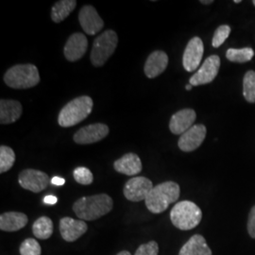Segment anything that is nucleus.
Returning <instances> with one entry per match:
<instances>
[{
    "mask_svg": "<svg viewBox=\"0 0 255 255\" xmlns=\"http://www.w3.org/2000/svg\"><path fill=\"white\" fill-rule=\"evenodd\" d=\"M180 185L174 182H164L154 186L147 195L145 203L146 208L153 214H161L168 206L179 200Z\"/></svg>",
    "mask_w": 255,
    "mask_h": 255,
    "instance_id": "f03ea898",
    "label": "nucleus"
},
{
    "mask_svg": "<svg viewBox=\"0 0 255 255\" xmlns=\"http://www.w3.org/2000/svg\"><path fill=\"white\" fill-rule=\"evenodd\" d=\"M220 67V58L218 55L208 57L201 68L190 78L189 82L192 86H199L213 82L219 74Z\"/></svg>",
    "mask_w": 255,
    "mask_h": 255,
    "instance_id": "1a4fd4ad",
    "label": "nucleus"
},
{
    "mask_svg": "<svg viewBox=\"0 0 255 255\" xmlns=\"http://www.w3.org/2000/svg\"><path fill=\"white\" fill-rule=\"evenodd\" d=\"M15 162V153L11 147L0 146V173L9 171Z\"/></svg>",
    "mask_w": 255,
    "mask_h": 255,
    "instance_id": "393cba45",
    "label": "nucleus"
},
{
    "mask_svg": "<svg viewBox=\"0 0 255 255\" xmlns=\"http://www.w3.org/2000/svg\"><path fill=\"white\" fill-rule=\"evenodd\" d=\"M79 21L84 32L89 35L99 33L104 27V22L97 9L90 5L82 7L79 13Z\"/></svg>",
    "mask_w": 255,
    "mask_h": 255,
    "instance_id": "ddd939ff",
    "label": "nucleus"
},
{
    "mask_svg": "<svg viewBox=\"0 0 255 255\" xmlns=\"http://www.w3.org/2000/svg\"><path fill=\"white\" fill-rule=\"evenodd\" d=\"M119 44V36L115 30L108 29L102 32L94 41L91 51L92 64L96 67L104 65L115 53Z\"/></svg>",
    "mask_w": 255,
    "mask_h": 255,
    "instance_id": "423d86ee",
    "label": "nucleus"
},
{
    "mask_svg": "<svg viewBox=\"0 0 255 255\" xmlns=\"http://www.w3.org/2000/svg\"><path fill=\"white\" fill-rule=\"evenodd\" d=\"M73 176L75 181L82 185H89L94 181V176L90 169L83 166L77 167L73 171Z\"/></svg>",
    "mask_w": 255,
    "mask_h": 255,
    "instance_id": "cd10ccee",
    "label": "nucleus"
},
{
    "mask_svg": "<svg viewBox=\"0 0 255 255\" xmlns=\"http://www.w3.org/2000/svg\"><path fill=\"white\" fill-rule=\"evenodd\" d=\"M159 245L156 241H149L137 249L134 255H158Z\"/></svg>",
    "mask_w": 255,
    "mask_h": 255,
    "instance_id": "c756f323",
    "label": "nucleus"
},
{
    "mask_svg": "<svg viewBox=\"0 0 255 255\" xmlns=\"http://www.w3.org/2000/svg\"><path fill=\"white\" fill-rule=\"evenodd\" d=\"M196 112L193 109H183L174 114L169 122V129L174 134H183L194 126L196 121Z\"/></svg>",
    "mask_w": 255,
    "mask_h": 255,
    "instance_id": "dca6fc26",
    "label": "nucleus"
},
{
    "mask_svg": "<svg viewBox=\"0 0 255 255\" xmlns=\"http://www.w3.org/2000/svg\"><path fill=\"white\" fill-rule=\"evenodd\" d=\"M202 219L201 208L194 202L182 201L175 204L170 212L171 222L176 228L189 231L196 228Z\"/></svg>",
    "mask_w": 255,
    "mask_h": 255,
    "instance_id": "20e7f679",
    "label": "nucleus"
},
{
    "mask_svg": "<svg viewBox=\"0 0 255 255\" xmlns=\"http://www.w3.org/2000/svg\"><path fill=\"white\" fill-rule=\"evenodd\" d=\"M27 215L20 212H7L0 216V230L3 232H17L26 227Z\"/></svg>",
    "mask_w": 255,
    "mask_h": 255,
    "instance_id": "6ab92c4d",
    "label": "nucleus"
},
{
    "mask_svg": "<svg viewBox=\"0 0 255 255\" xmlns=\"http://www.w3.org/2000/svg\"><path fill=\"white\" fill-rule=\"evenodd\" d=\"M248 232L250 236L255 238V206H254L249 215L248 219Z\"/></svg>",
    "mask_w": 255,
    "mask_h": 255,
    "instance_id": "7c9ffc66",
    "label": "nucleus"
},
{
    "mask_svg": "<svg viewBox=\"0 0 255 255\" xmlns=\"http://www.w3.org/2000/svg\"><path fill=\"white\" fill-rule=\"evenodd\" d=\"M50 182L53 184V185H57V186H62L65 183V180L61 178V177H53L51 179Z\"/></svg>",
    "mask_w": 255,
    "mask_h": 255,
    "instance_id": "473e14b6",
    "label": "nucleus"
},
{
    "mask_svg": "<svg viewBox=\"0 0 255 255\" xmlns=\"http://www.w3.org/2000/svg\"><path fill=\"white\" fill-rule=\"evenodd\" d=\"M253 3H254V5H255V1H254V2H253Z\"/></svg>",
    "mask_w": 255,
    "mask_h": 255,
    "instance_id": "4c0bfd02",
    "label": "nucleus"
},
{
    "mask_svg": "<svg viewBox=\"0 0 255 255\" xmlns=\"http://www.w3.org/2000/svg\"><path fill=\"white\" fill-rule=\"evenodd\" d=\"M19 253L20 255H41L42 249L36 239L27 238L21 243Z\"/></svg>",
    "mask_w": 255,
    "mask_h": 255,
    "instance_id": "bb28decb",
    "label": "nucleus"
},
{
    "mask_svg": "<svg viewBox=\"0 0 255 255\" xmlns=\"http://www.w3.org/2000/svg\"><path fill=\"white\" fill-rule=\"evenodd\" d=\"M214 1L213 0H207V1H205V0H201V4H204V5H208V4H212Z\"/></svg>",
    "mask_w": 255,
    "mask_h": 255,
    "instance_id": "72a5a7b5",
    "label": "nucleus"
},
{
    "mask_svg": "<svg viewBox=\"0 0 255 255\" xmlns=\"http://www.w3.org/2000/svg\"><path fill=\"white\" fill-rule=\"evenodd\" d=\"M88 230L84 220H77L72 218H63L60 220V233L66 242H74L82 237Z\"/></svg>",
    "mask_w": 255,
    "mask_h": 255,
    "instance_id": "2eb2a0df",
    "label": "nucleus"
},
{
    "mask_svg": "<svg viewBox=\"0 0 255 255\" xmlns=\"http://www.w3.org/2000/svg\"><path fill=\"white\" fill-rule=\"evenodd\" d=\"M19 185L28 191L40 193L49 185V177L47 174L36 169H25L18 177Z\"/></svg>",
    "mask_w": 255,
    "mask_h": 255,
    "instance_id": "6e6552de",
    "label": "nucleus"
},
{
    "mask_svg": "<svg viewBox=\"0 0 255 255\" xmlns=\"http://www.w3.org/2000/svg\"><path fill=\"white\" fill-rule=\"evenodd\" d=\"M243 95L250 103H255V72L248 71L243 80Z\"/></svg>",
    "mask_w": 255,
    "mask_h": 255,
    "instance_id": "a878e982",
    "label": "nucleus"
},
{
    "mask_svg": "<svg viewBox=\"0 0 255 255\" xmlns=\"http://www.w3.org/2000/svg\"><path fill=\"white\" fill-rule=\"evenodd\" d=\"M32 233L38 239L46 240L53 234V222L47 217L36 219L32 225Z\"/></svg>",
    "mask_w": 255,
    "mask_h": 255,
    "instance_id": "5701e85b",
    "label": "nucleus"
},
{
    "mask_svg": "<svg viewBox=\"0 0 255 255\" xmlns=\"http://www.w3.org/2000/svg\"><path fill=\"white\" fill-rule=\"evenodd\" d=\"M93 105V100L88 96L74 99L61 110L58 117L59 125L64 128L76 126L91 114Z\"/></svg>",
    "mask_w": 255,
    "mask_h": 255,
    "instance_id": "7ed1b4c3",
    "label": "nucleus"
},
{
    "mask_svg": "<svg viewBox=\"0 0 255 255\" xmlns=\"http://www.w3.org/2000/svg\"><path fill=\"white\" fill-rule=\"evenodd\" d=\"M168 64V56L162 51L156 50L146 59L144 71L148 79H154L166 69Z\"/></svg>",
    "mask_w": 255,
    "mask_h": 255,
    "instance_id": "f3484780",
    "label": "nucleus"
},
{
    "mask_svg": "<svg viewBox=\"0 0 255 255\" xmlns=\"http://www.w3.org/2000/svg\"><path fill=\"white\" fill-rule=\"evenodd\" d=\"M230 33H231V27H229L228 25H222L218 27L213 37V41H212L213 46L217 48L222 46L224 42L227 40Z\"/></svg>",
    "mask_w": 255,
    "mask_h": 255,
    "instance_id": "c85d7f7f",
    "label": "nucleus"
},
{
    "mask_svg": "<svg viewBox=\"0 0 255 255\" xmlns=\"http://www.w3.org/2000/svg\"><path fill=\"white\" fill-rule=\"evenodd\" d=\"M117 255H130V253L129 252H128V251H122V252H120Z\"/></svg>",
    "mask_w": 255,
    "mask_h": 255,
    "instance_id": "f704fd0d",
    "label": "nucleus"
},
{
    "mask_svg": "<svg viewBox=\"0 0 255 255\" xmlns=\"http://www.w3.org/2000/svg\"><path fill=\"white\" fill-rule=\"evenodd\" d=\"M44 202L46 204H50V205H54L57 202H58V199L57 197L52 196V195H47L45 198H44Z\"/></svg>",
    "mask_w": 255,
    "mask_h": 255,
    "instance_id": "2f4dec72",
    "label": "nucleus"
},
{
    "mask_svg": "<svg viewBox=\"0 0 255 255\" xmlns=\"http://www.w3.org/2000/svg\"><path fill=\"white\" fill-rule=\"evenodd\" d=\"M109 134V128L103 123H96L80 128L74 135V142L79 145H89L100 142Z\"/></svg>",
    "mask_w": 255,
    "mask_h": 255,
    "instance_id": "9d476101",
    "label": "nucleus"
},
{
    "mask_svg": "<svg viewBox=\"0 0 255 255\" xmlns=\"http://www.w3.org/2000/svg\"><path fill=\"white\" fill-rule=\"evenodd\" d=\"M4 82L12 89H28L40 82V75L34 64H17L7 70Z\"/></svg>",
    "mask_w": 255,
    "mask_h": 255,
    "instance_id": "39448f33",
    "label": "nucleus"
},
{
    "mask_svg": "<svg viewBox=\"0 0 255 255\" xmlns=\"http://www.w3.org/2000/svg\"><path fill=\"white\" fill-rule=\"evenodd\" d=\"M206 133L207 128L204 125H194L181 135L178 141V146L184 152L194 151L201 146L206 137Z\"/></svg>",
    "mask_w": 255,
    "mask_h": 255,
    "instance_id": "f8f14e48",
    "label": "nucleus"
},
{
    "mask_svg": "<svg viewBox=\"0 0 255 255\" xmlns=\"http://www.w3.org/2000/svg\"><path fill=\"white\" fill-rule=\"evenodd\" d=\"M116 171L127 176H134L142 171V162L135 153H127L114 164Z\"/></svg>",
    "mask_w": 255,
    "mask_h": 255,
    "instance_id": "a211bd4d",
    "label": "nucleus"
},
{
    "mask_svg": "<svg viewBox=\"0 0 255 255\" xmlns=\"http://www.w3.org/2000/svg\"><path fill=\"white\" fill-rule=\"evenodd\" d=\"M77 7L76 0H61L57 1L51 9V19L55 23H61L67 18L69 14Z\"/></svg>",
    "mask_w": 255,
    "mask_h": 255,
    "instance_id": "4be33fe9",
    "label": "nucleus"
},
{
    "mask_svg": "<svg viewBox=\"0 0 255 255\" xmlns=\"http://www.w3.org/2000/svg\"><path fill=\"white\" fill-rule=\"evenodd\" d=\"M88 47L87 38L81 32L73 33L68 38L64 48V57L69 62L81 60L85 55Z\"/></svg>",
    "mask_w": 255,
    "mask_h": 255,
    "instance_id": "4468645a",
    "label": "nucleus"
},
{
    "mask_svg": "<svg viewBox=\"0 0 255 255\" xmlns=\"http://www.w3.org/2000/svg\"><path fill=\"white\" fill-rule=\"evenodd\" d=\"M22 105L17 101L1 100L0 101V123L11 124L17 121L22 115Z\"/></svg>",
    "mask_w": 255,
    "mask_h": 255,
    "instance_id": "aec40b11",
    "label": "nucleus"
},
{
    "mask_svg": "<svg viewBox=\"0 0 255 255\" xmlns=\"http://www.w3.org/2000/svg\"><path fill=\"white\" fill-rule=\"evenodd\" d=\"M234 2H235V3H240V2H241V0H235Z\"/></svg>",
    "mask_w": 255,
    "mask_h": 255,
    "instance_id": "e433bc0d",
    "label": "nucleus"
},
{
    "mask_svg": "<svg viewBox=\"0 0 255 255\" xmlns=\"http://www.w3.org/2000/svg\"><path fill=\"white\" fill-rule=\"evenodd\" d=\"M179 255H212V251L204 237L195 235L182 247Z\"/></svg>",
    "mask_w": 255,
    "mask_h": 255,
    "instance_id": "412c9836",
    "label": "nucleus"
},
{
    "mask_svg": "<svg viewBox=\"0 0 255 255\" xmlns=\"http://www.w3.org/2000/svg\"><path fill=\"white\" fill-rule=\"evenodd\" d=\"M226 57L233 63L243 64L250 62L255 57V50L251 47L244 48H230L226 52Z\"/></svg>",
    "mask_w": 255,
    "mask_h": 255,
    "instance_id": "b1692460",
    "label": "nucleus"
},
{
    "mask_svg": "<svg viewBox=\"0 0 255 255\" xmlns=\"http://www.w3.org/2000/svg\"><path fill=\"white\" fill-rule=\"evenodd\" d=\"M153 187L152 182L146 177H134L125 183L123 192L128 201L139 202L146 200Z\"/></svg>",
    "mask_w": 255,
    "mask_h": 255,
    "instance_id": "0eeeda50",
    "label": "nucleus"
},
{
    "mask_svg": "<svg viewBox=\"0 0 255 255\" xmlns=\"http://www.w3.org/2000/svg\"><path fill=\"white\" fill-rule=\"evenodd\" d=\"M204 46L200 37H194L188 42L182 57V64L187 72H194L201 64Z\"/></svg>",
    "mask_w": 255,
    "mask_h": 255,
    "instance_id": "9b49d317",
    "label": "nucleus"
},
{
    "mask_svg": "<svg viewBox=\"0 0 255 255\" xmlns=\"http://www.w3.org/2000/svg\"><path fill=\"white\" fill-rule=\"evenodd\" d=\"M114 206L113 199L107 194L82 197L73 204L74 213L82 220L92 221L110 213Z\"/></svg>",
    "mask_w": 255,
    "mask_h": 255,
    "instance_id": "f257e3e1",
    "label": "nucleus"
},
{
    "mask_svg": "<svg viewBox=\"0 0 255 255\" xmlns=\"http://www.w3.org/2000/svg\"><path fill=\"white\" fill-rule=\"evenodd\" d=\"M192 87H193V86H192L191 84H188V85L185 86V89H186L187 91H190L192 89Z\"/></svg>",
    "mask_w": 255,
    "mask_h": 255,
    "instance_id": "c9c22d12",
    "label": "nucleus"
}]
</instances>
